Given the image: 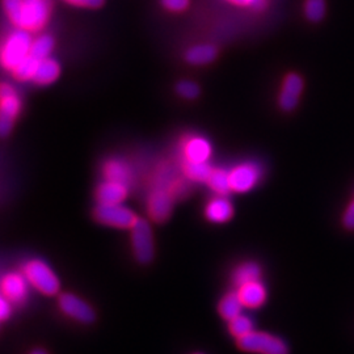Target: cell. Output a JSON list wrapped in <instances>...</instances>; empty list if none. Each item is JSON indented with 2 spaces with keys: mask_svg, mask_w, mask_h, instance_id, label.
<instances>
[{
  "mask_svg": "<svg viewBox=\"0 0 354 354\" xmlns=\"http://www.w3.org/2000/svg\"><path fill=\"white\" fill-rule=\"evenodd\" d=\"M32 37L29 30L17 28L4 39L0 48V64L7 70H13L30 53Z\"/></svg>",
  "mask_w": 354,
  "mask_h": 354,
  "instance_id": "obj_1",
  "label": "cell"
},
{
  "mask_svg": "<svg viewBox=\"0 0 354 354\" xmlns=\"http://www.w3.org/2000/svg\"><path fill=\"white\" fill-rule=\"evenodd\" d=\"M238 346L244 352L260 354H289V348L279 337L252 330L238 339Z\"/></svg>",
  "mask_w": 354,
  "mask_h": 354,
  "instance_id": "obj_2",
  "label": "cell"
},
{
  "mask_svg": "<svg viewBox=\"0 0 354 354\" xmlns=\"http://www.w3.org/2000/svg\"><path fill=\"white\" fill-rule=\"evenodd\" d=\"M21 109V99L11 84L0 83V137H7Z\"/></svg>",
  "mask_w": 354,
  "mask_h": 354,
  "instance_id": "obj_3",
  "label": "cell"
},
{
  "mask_svg": "<svg viewBox=\"0 0 354 354\" xmlns=\"http://www.w3.org/2000/svg\"><path fill=\"white\" fill-rule=\"evenodd\" d=\"M26 279L41 292L46 295H54L59 291V279L54 274L49 266L44 261L32 260L24 266Z\"/></svg>",
  "mask_w": 354,
  "mask_h": 354,
  "instance_id": "obj_4",
  "label": "cell"
},
{
  "mask_svg": "<svg viewBox=\"0 0 354 354\" xmlns=\"http://www.w3.org/2000/svg\"><path fill=\"white\" fill-rule=\"evenodd\" d=\"M95 219L104 226L117 228H131L137 222V215L120 203H99L93 212Z\"/></svg>",
  "mask_w": 354,
  "mask_h": 354,
  "instance_id": "obj_5",
  "label": "cell"
},
{
  "mask_svg": "<svg viewBox=\"0 0 354 354\" xmlns=\"http://www.w3.org/2000/svg\"><path fill=\"white\" fill-rule=\"evenodd\" d=\"M131 245L136 259L140 264H149L153 259V238L150 223L146 219H137L131 227Z\"/></svg>",
  "mask_w": 354,
  "mask_h": 354,
  "instance_id": "obj_6",
  "label": "cell"
},
{
  "mask_svg": "<svg viewBox=\"0 0 354 354\" xmlns=\"http://www.w3.org/2000/svg\"><path fill=\"white\" fill-rule=\"evenodd\" d=\"M50 12V0H23L20 29L29 32L41 30L49 21Z\"/></svg>",
  "mask_w": 354,
  "mask_h": 354,
  "instance_id": "obj_7",
  "label": "cell"
},
{
  "mask_svg": "<svg viewBox=\"0 0 354 354\" xmlns=\"http://www.w3.org/2000/svg\"><path fill=\"white\" fill-rule=\"evenodd\" d=\"M230 172L231 189L236 193H245L252 189L261 177L260 167L254 163H243L232 168Z\"/></svg>",
  "mask_w": 354,
  "mask_h": 354,
  "instance_id": "obj_8",
  "label": "cell"
},
{
  "mask_svg": "<svg viewBox=\"0 0 354 354\" xmlns=\"http://www.w3.org/2000/svg\"><path fill=\"white\" fill-rule=\"evenodd\" d=\"M174 196L163 188L152 190L147 201V212L153 222L163 223L172 213L174 209Z\"/></svg>",
  "mask_w": 354,
  "mask_h": 354,
  "instance_id": "obj_9",
  "label": "cell"
},
{
  "mask_svg": "<svg viewBox=\"0 0 354 354\" xmlns=\"http://www.w3.org/2000/svg\"><path fill=\"white\" fill-rule=\"evenodd\" d=\"M59 307L67 317H73V319H75L80 323H84V324L92 323L96 317L93 308L74 294L61 295Z\"/></svg>",
  "mask_w": 354,
  "mask_h": 354,
  "instance_id": "obj_10",
  "label": "cell"
},
{
  "mask_svg": "<svg viewBox=\"0 0 354 354\" xmlns=\"http://www.w3.org/2000/svg\"><path fill=\"white\" fill-rule=\"evenodd\" d=\"M304 91V80L298 74H289L283 80L282 91L279 93V104L283 111H292L299 102Z\"/></svg>",
  "mask_w": 354,
  "mask_h": 354,
  "instance_id": "obj_11",
  "label": "cell"
},
{
  "mask_svg": "<svg viewBox=\"0 0 354 354\" xmlns=\"http://www.w3.org/2000/svg\"><path fill=\"white\" fill-rule=\"evenodd\" d=\"M3 295L13 304H20L26 299L28 286L26 277L24 279L19 273H10L1 281Z\"/></svg>",
  "mask_w": 354,
  "mask_h": 354,
  "instance_id": "obj_12",
  "label": "cell"
},
{
  "mask_svg": "<svg viewBox=\"0 0 354 354\" xmlns=\"http://www.w3.org/2000/svg\"><path fill=\"white\" fill-rule=\"evenodd\" d=\"M127 193L129 189L127 184L106 180L96 190V198L99 203L113 205V203H122L127 198Z\"/></svg>",
  "mask_w": 354,
  "mask_h": 354,
  "instance_id": "obj_13",
  "label": "cell"
},
{
  "mask_svg": "<svg viewBox=\"0 0 354 354\" xmlns=\"http://www.w3.org/2000/svg\"><path fill=\"white\" fill-rule=\"evenodd\" d=\"M238 294L241 297L244 307H248V308H259L264 304L266 299V288L260 282V279L241 285L239 286Z\"/></svg>",
  "mask_w": 354,
  "mask_h": 354,
  "instance_id": "obj_14",
  "label": "cell"
},
{
  "mask_svg": "<svg viewBox=\"0 0 354 354\" xmlns=\"http://www.w3.org/2000/svg\"><path fill=\"white\" fill-rule=\"evenodd\" d=\"M205 215L213 223H226L234 215V207L226 196H219L207 203Z\"/></svg>",
  "mask_w": 354,
  "mask_h": 354,
  "instance_id": "obj_15",
  "label": "cell"
},
{
  "mask_svg": "<svg viewBox=\"0 0 354 354\" xmlns=\"http://www.w3.org/2000/svg\"><path fill=\"white\" fill-rule=\"evenodd\" d=\"M184 155L185 160L189 162H207L212 155V146L203 137H192L184 145Z\"/></svg>",
  "mask_w": 354,
  "mask_h": 354,
  "instance_id": "obj_16",
  "label": "cell"
},
{
  "mask_svg": "<svg viewBox=\"0 0 354 354\" xmlns=\"http://www.w3.org/2000/svg\"><path fill=\"white\" fill-rule=\"evenodd\" d=\"M59 75H61V66L55 59H51L48 57L39 61L33 80L39 86H48L54 83Z\"/></svg>",
  "mask_w": 354,
  "mask_h": 354,
  "instance_id": "obj_17",
  "label": "cell"
},
{
  "mask_svg": "<svg viewBox=\"0 0 354 354\" xmlns=\"http://www.w3.org/2000/svg\"><path fill=\"white\" fill-rule=\"evenodd\" d=\"M243 307H244V304L241 302V297L236 291V292H228L227 295H225L221 299L219 306H218V311H219L221 317L230 322V320L241 315Z\"/></svg>",
  "mask_w": 354,
  "mask_h": 354,
  "instance_id": "obj_18",
  "label": "cell"
},
{
  "mask_svg": "<svg viewBox=\"0 0 354 354\" xmlns=\"http://www.w3.org/2000/svg\"><path fill=\"white\" fill-rule=\"evenodd\" d=\"M216 48L213 45H196L185 53V59L190 64L203 66L212 64L216 58Z\"/></svg>",
  "mask_w": 354,
  "mask_h": 354,
  "instance_id": "obj_19",
  "label": "cell"
},
{
  "mask_svg": "<svg viewBox=\"0 0 354 354\" xmlns=\"http://www.w3.org/2000/svg\"><path fill=\"white\" fill-rule=\"evenodd\" d=\"M213 167L207 162H189L185 160L183 165V171L187 178L194 183H207L213 172Z\"/></svg>",
  "mask_w": 354,
  "mask_h": 354,
  "instance_id": "obj_20",
  "label": "cell"
},
{
  "mask_svg": "<svg viewBox=\"0 0 354 354\" xmlns=\"http://www.w3.org/2000/svg\"><path fill=\"white\" fill-rule=\"evenodd\" d=\"M261 277V268L253 261H247L238 266L232 274L234 283L239 288L241 285L250 283L253 281H259Z\"/></svg>",
  "mask_w": 354,
  "mask_h": 354,
  "instance_id": "obj_21",
  "label": "cell"
},
{
  "mask_svg": "<svg viewBox=\"0 0 354 354\" xmlns=\"http://www.w3.org/2000/svg\"><path fill=\"white\" fill-rule=\"evenodd\" d=\"M104 175L106 177V180L122 183L127 185V183L131 177V172L125 162H122L120 159H112L104 165Z\"/></svg>",
  "mask_w": 354,
  "mask_h": 354,
  "instance_id": "obj_22",
  "label": "cell"
},
{
  "mask_svg": "<svg viewBox=\"0 0 354 354\" xmlns=\"http://www.w3.org/2000/svg\"><path fill=\"white\" fill-rule=\"evenodd\" d=\"M207 185L218 196H227L230 192H232L230 184V172L221 168H214L207 180Z\"/></svg>",
  "mask_w": 354,
  "mask_h": 354,
  "instance_id": "obj_23",
  "label": "cell"
},
{
  "mask_svg": "<svg viewBox=\"0 0 354 354\" xmlns=\"http://www.w3.org/2000/svg\"><path fill=\"white\" fill-rule=\"evenodd\" d=\"M38 64H39V59L29 54L13 68V75L16 76L19 80H33L37 71Z\"/></svg>",
  "mask_w": 354,
  "mask_h": 354,
  "instance_id": "obj_24",
  "label": "cell"
},
{
  "mask_svg": "<svg viewBox=\"0 0 354 354\" xmlns=\"http://www.w3.org/2000/svg\"><path fill=\"white\" fill-rule=\"evenodd\" d=\"M54 48V39L49 35H42L39 37L32 41L30 46V55H33L37 59H45L50 55L51 50Z\"/></svg>",
  "mask_w": 354,
  "mask_h": 354,
  "instance_id": "obj_25",
  "label": "cell"
},
{
  "mask_svg": "<svg viewBox=\"0 0 354 354\" xmlns=\"http://www.w3.org/2000/svg\"><path fill=\"white\" fill-rule=\"evenodd\" d=\"M228 329H230V333L232 336L239 339V337L248 335L250 332H252L253 323L250 317L239 315V317L228 322Z\"/></svg>",
  "mask_w": 354,
  "mask_h": 354,
  "instance_id": "obj_26",
  "label": "cell"
},
{
  "mask_svg": "<svg viewBox=\"0 0 354 354\" xmlns=\"http://www.w3.org/2000/svg\"><path fill=\"white\" fill-rule=\"evenodd\" d=\"M304 12L310 21H320L326 15V0H306Z\"/></svg>",
  "mask_w": 354,
  "mask_h": 354,
  "instance_id": "obj_27",
  "label": "cell"
},
{
  "mask_svg": "<svg viewBox=\"0 0 354 354\" xmlns=\"http://www.w3.org/2000/svg\"><path fill=\"white\" fill-rule=\"evenodd\" d=\"M3 8L13 26L20 28L21 12H23V0H1Z\"/></svg>",
  "mask_w": 354,
  "mask_h": 354,
  "instance_id": "obj_28",
  "label": "cell"
},
{
  "mask_svg": "<svg viewBox=\"0 0 354 354\" xmlns=\"http://www.w3.org/2000/svg\"><path fill=\"white\" fill-rule=\"evenodd\" d=\"M177 93L185 99L193 100L200 95V87L190 80H183L177 84L176 87Z\"/></svg>",
  "mask_w": 354,
  "mask_h": 354,
  "instance_id": "obj_29",
  "label": "cell"
},
{
  "mask_svg": "<svg viewBox=\"0 0 354 354\" xmlns=\"http://www.w3.org/2000/svg\"><path fill=\"white\" fill-rule=\"evenodd\" d=\"M165 10L172 12H181L189 6V0H162Z\"/></svg>",
  "mask_w": 354,
  "mask_h": 354,
  "instance_id": "obj_30",
  "label": "cell"
},
{
  "mask_svg": "<svg viewBox=\"0 0 354 354\" xmlns=\"http://www.w3.org/2000/svg\"><path fill=\"white\" fill-rule=\"evenodd\" d=\"M232 4L236 6H244V7H251L253 10H263L266 7V0H228Z\"/></svg>",
  "mask_w": 354,
  "mask_h": 354,
  "instance_id": "obj_31",
  "label": "cell"
},
{
  "mask_svg": "<svg viewBox=\"0 0 354 354\" xmlns=\"http://www.w3.org/2000/svg\"><path fill=\"white\" fill-rule=\"evenodd\" d=\"M76 7H84V8H99L104 4L105 0H64Z\"/></svg>",
  "mask_w": 354,
  "mask_h": 354,
  "instance_id": "obj_32",
  "label": "cell"
},
{
  "mask_svg": "<svg viewBox=\"0 0 354 354\" xmlns=\"http://www.w3.org/2000/svg\"><path fill=\"white\" fill-rule=\"evenodd\" d=\"M342 223L345 227L354 230V201L349 205V207L346 209L345 214L342 216Z\"/></svg>",
  "mask_w": 354,
  "mask_h": 354,
  "instance_id": "obj_33",
  "label": "cell"
},
{
  "mask_svg": "<svg viewBox=\"0 0 354 354\" xmlns=\"http://www.w3.org/2000/svg\"><path fill=\"white\" fill-rule=\"evenodd\" d=\"M11 315V306L6 297H0V322L8 319Z\"/></svg>",
  "mask_w": 354,
  "mask_h": 354,
  "instance_id": "obj_34",
  "label": "cell"
},
{
  "mask_svg": "<svg viewBox=\"0 0 354 354\" xmlns=\"http://www.w3.org/2000/svg\"><path fill=\"white\" fill-rule=\"evenodd\" d=\"M30 354H48L45 351H42V349H36V351H33Z\"/></svg>",
  "mask_w": 354,
  "mask_h": 354,
  "instance_id": "obj_35",
  "label": "cell"
},
{
  "mask_svg": "<svg viewBox=\"0 0 354 354\" xmlns=\"http://www.w3.org/2000/svg\"><path fill=\"white\" fill-rule=\"evenodd\" d=\"M196 354H201V353H196Z\"/></svg>",
  "mask_w": 354,
  "mask_h": 354,
  "instance_id": "obj_36",
  "label": "cell"
}]
</instances>
